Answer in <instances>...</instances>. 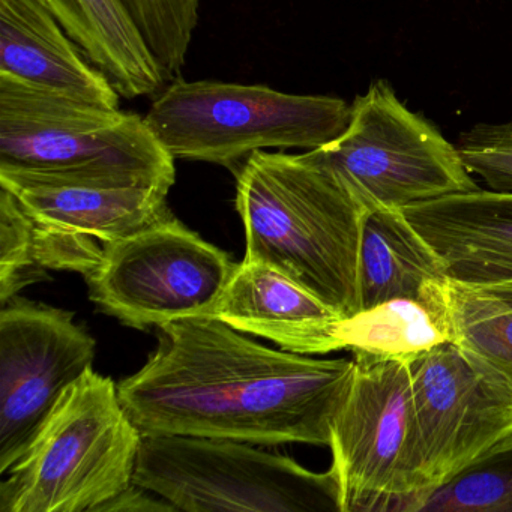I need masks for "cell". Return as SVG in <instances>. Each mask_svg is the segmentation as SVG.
Listing matches in <instances>:
<instances>
[{
	"label": "cell",
	"mask_w": 512,
	"mask_h": 512,
	"mask_svg": "<svg viewBox=\"0 0 512 512\" xmlns=\"http://www.w3.org/2000/svg\"><path fill=\"white\" fill-rule=\"evenodd\" d=\"M461 160L472 175L497 191H512V119L478 124L461 134Z\"/></svg>",
	"instance_id": "obj_23"
},
{
	"label": "cell",
	"mask_w": 512,
	"mask_h": 512,
	"mask_svg": "<svg viewBox=\"0 0 512 512\" xmlns=\"http://www.w3.org/2000/svg\"><path fill=\"white\" fill-rule=\"evenodd\" d=\"M350 109L343 134L304 154L334 175L367 211L403 209L478 190L457 146L407 109L388 83L374 82Z\"/></svg>",
	"instance_id": "obj_8"
},
{
	"label": "cell",
	"mask_w": 512,
	"mask_h": 512,
	"mask_svg": "<svg viewBox=\"0 0 512 512\" xmlns=\"http://www.w3.org/2000/svg\"><path fill=\"white\" fill-rule=\"evenodd\" d=\"M97 241L91 236L44 226L32 218V245L40 268L79 272L85 277L97 268L103 256V244Z\"/></svg>",
	"instance_id": "obj_24"
},
{
	"label": "cell",
	"mask_w": 512,
	"mask_h": 512,
	"mask_svg": "<svg viewBox=\"0 0 512 512\" xmlns=\"http://www.w3.org/2000/svg\"><path fill=\"white\" fill-rule=\"evenodd\" d=\"M458 341L481 353L512 380V304L463 284L449 283Z\"/></svg>",
	"instance_id": "obj_20"
},
{
	"label": "cell",
	"mask_w": 512,
	"mask_h": 512,
	"mask_svg": "<svg viewBox=\"0 0 512 512\" xmlns=\"http://www.w3.org/2000/svg\"><path fill=\"white\" fill-rule=\"evenodd\" d=\"M350 113L341 98L176 77L145 119L175 160L235 169L254 152L314 151L343 134Z\"/></svg>",
	"instance_id": "obj_4"
},
{
	"label": "cell",
	"mask_w": 512,
	"mask_h": 512,
	"mask_svg": "<svg viewBox=\"0 0 512 512\" xmlns=\"http://www.w3.org/2000/svg\"><path fill=\"white\" fill-rule=\"evenodd\" d=\"M409 368L431 496L512 433V380L460 341L416 356Z\"/></svg>",
	"instance_id": "obj_10"
},
{
	"label": "cell",
	"mask_w": 512,
	"mask_h": 512,
	"mask_svg": "<svg viewBox=\"0 0 512 512\" xmlns=\"http://www.w3.org/2000/svg\"><path fill=\"white\" fill-rule=\"evenodd\" d=\"M238 263L167 212L145 229L103 242L85 275L92 302L131 328L212 316Z\"/></svg>",
	"instance_id": "obj_9"
},
{
	"label": "cell",
	"mask_w": 512,
	"mask_h": 512,
	"mask_svg": "<svg viewBox=\"0 0 512 512\" xmlns=\"http://www.w3.org/2000/svg\"><path fill=\"white\" fill-rule=\"evenodd\" d=\"M446 278L445 263L401 209L367 212L359 262L361 310L419 295L428 284Z\"/></svg>",
	"instance_id": "obj_17"
},
{
	"label": "cell",
	"mask_w": 512,
	"mask_h": 512,
	"mask_svg": "<svg viewBox=\"0 0 512 512\" xmlns=\"http://www.w3.org/2000/svg\"><path fill=\"white\" fill-rule=\"evenodd\" d=\"M143 434L118 386L89 368L0 484V512H98L133 484Z\"/></svg>",
	"instance_id": "obj_3"
},
{
	"label": "cell",
	"mask_w": 512,
	"mask_h": 512,
	"mask_svg": "<svg viewBox=\"0 0 512 512\" xmlns=\"http://www.w3.org/2000/svg\"><path fill=\"white\" fill-rule=\"evenodd\" d=\"M0 167L110 176L169 190L175 158L143 116L0 74Z\"/></svg>",
	"instance_id": "obj_5"
},
{
	"label": "cell",
	"mask_w": 512,
	"mask_h": 512,
	"mask_svg": "<svg viewBox=\"0 0 512 512\" xmlns=\"http://www.w3.org/2000/svg\"><path fill=\"white\" fill-rule=\"evenodd\" d=\"M47 280L46 269L35 263L31 215L0 187V304L7 305L23 287Z\"/></svg>",
	"instance_id": "obj_22"
},
{
	"label": "cell",
	"mask_w": 512,
	"mask_h": 512,
	"mask_svg": "<svg viewBox=\"0 0 512 512\" xmlns=\"http://www.w3.org/2000/svg\"><path fill=\"white\" fill-rule=\"evenodd\" d=\"M353 370V358L269 349L196 316L158 326L157 350L118 392L143 436L329 446Z\"/></svg>",
	"instance_id": "obj_1"
},
{
	"label": "cell",
	"mask_w": 512,
	"mask_h": 512,
	"mask_svg": "<svg viewBox=\"0 0 512 512\" xmlns=\"http://www.w3.org/2000/svg\"><path fill=\"white\" fill-rule=\"evenodd\" d=\"M0 187L38 223L101 244L133 235L170 212L169 190L110 176L0 167Z\"/></svg>",
	"instance_id": "obj_12"
},
{
	"label": "cell",
	"mask_w": 512,
	"mask_h": 512,
	"mask_svg": "<svg viewBox=\"0 0 512 512\" xmlns=\"http://www.w3.org/2000/svg\"><path fill=\"white\" fill-rule=\"evenodd\" d=\"M40 2L58 20L68 37L80 47L86 59L95 67L97 49H95L94 38L79 11L68 0H40Z\"/></svg>",
	"instance_id": "obj_25"
},
{
	"label": "cell",
	"mask_w": 512,
	"mask_h": 512,
	"mask_svg": "<svg viewBox=\"0 0 512 512\" xmlns=\"http://www.w3.org/2000/svg\"><path fill=\"white\" fill-rule=\"evenodd\" d=\"M245 259L290 278L344 317L361 311L367 209L305 154L254 152L236 173Z\"/></svg>",
	"instance_id": "obj_2"
},
{
	"label": "cell",
	"mask_w": 512,
	"mask_h": 512,
	"mask_svg": "<svg viewBox=\"0 0 512 512\" xmlns=\"http://www.w3.org/2000/svg\"><path fill=\"white\" fill-rule=\"evenodd\" d=\"M167 80L185 65L199 23L200 0H122Z\"/></svg>",
	"instance_id": "obj_21"
},
{
	"label": "cell",
	"mask_w": 512,
	"mask_h": 512,
	"mask_svg": "<svg viewBox=\"0 0 512 512\" xmlns=\"http://www.w3.org/2000/svg\"><path fill=\"white\" fill-rule=\"evenodd\" d=\"M476 290L499 296V298L505 299V301L511 302L512 304V283L497 284V286L484 287V289Z\"/></svg>",
	"instance_id": "obj_27"
},
{
	"label": "cell",
	"mask_w": 512,
	"mask_h": 512,
	"mask_svg": "<svg viewBox=\"0 0 512 512\" xmlns=\"http://www.w3.org/2000/svg\"><path fill=\"white\" fill-rule=\"evenodd\" d=\"M445 263L454 283H512V191L472 190L401 209Z\"/></svg>",
	"instance_id": "obj_13"
},
{
	"label": "cell",
	"mask_w": 512,
	"mask_h": 512,
	"mask_svg": "<svg viewBox=\"0 0 512 512\" xmlns=\"http://www.w3.org/2000/svg\"><path fill=\"white\" fill-rule=\"evenodd\" d=\"M40 0H0V74L119 109V92Z\"/></svg>",
	"instance_id": "obj_15"
},
{
	"label": "cell",
	"mask_w": 512,
	"mask_h": 512,
	"mask_svg": "<svg viewBox=\"0 0 512 512\" xmlns=\"http://www.w3.org/2000/svg\"><path fill=\"white\" fill-rule=\"evenodd\" d=\"M451 280L433 281L419 295L389 299L344 317L335 329L341 350L412 361L458 341L449 302Z\"/></svg>",
	"instance_id": "obj_16"
},
{
	"label": "cell",
	"mask_w": 512,
	"mask_h": 512,
	"mask_svg": "<svg viewBox=\"0 0 512 512\" xmlns=\"http://www.w3.org/2000/svg\"><path fill=\"white\" fill-rule=\"evenodd\" d=\"M97 341L61 308L11 299L0 311V473L25 454L65 391L94 364Z\"/></svg>",
	"instance_id": "obj_11"
},
{
	"label": "cell",
	"mask_w": 512,
	"mask_h": 512,
	"mask_svg": "<svg viewBox=\"0 0 512 512\" xmlns=\"http://www.w3.org/2000/svg\"><path fill=\"white\" fill-rule=\"evenodd\" d=\"M353 379L331 427L340 512H418L422 475L409 362L352 353Z\"/></svg>",
	"instance_id": "obj_6"
},
{
	"label": "cell",
	"mask_w": 512,
	"mask_h": 512,
	"mask_svg": "<svg viewBox=\"0 0 512 512\" xmlns=\"http://www.w3.org/2000/svg\"><path fill=\"white\" fill-rule=\"evenodd\" d=\"M151 491L140 485L131 484L127 490L113 497L112 500L101 506L98 512H148V511H178L172 503L163 497L155 499Z\"/></svg>",
	"instance_id": "obj_26"
},
{
	"label": "cell",
	"mask_w": 512,
	"mask_h": 512,
	"mask_svg": "<svg viewBox=\"0 0 512 512\" xmlns=\"http://www.w3.org/2000/svg\"><path fill=\"white\" fill-rule=\"evenodd\" d=\"M212 316L298 355L341 350L335 329L343 314L263 263H238Z\"/></svg>",
	"instance_id": "obj_14"
},
{
	"label": "cell",
	"mask_w": 512,
	"mask_h": 512,
	"mask_svg": "<svg viewBox=\"0 0 512 512\" xmlns=\"http://www.w3.org/2000/svg\"><path fill=\"white\" fill-rule=\"evenodd\" d=\"M94 38L95 67L106 74L122 98L152 95L167 82L142 32L122 0H68Z\"/></svg>",
	"instance_id": "obj_18"
},
{
	"label": "cell",
	"mask_w": 512,
	"mask_h": 512,
	"mask_svg": "<svg viewBox=\"0 0 512 512\" xmlns=\"http://www.w3.org/2000/svg\"><path fill=\"white\" fill-rule=\"evenodd\" d=\"M133 482L178 511L340 512L331 469L238 440L143 436Z\"/></svg>",
	"instance_id": "obj_7"
},
{
	"label": "cell",
	"mask_w": 512,
	"mask_h": 512,
	"mask_svg": "<svg viewBox=\"0 0 512 512\" xmlns=\"http://www.w3.org/2000/svg\"><path fill=\"white\" fill-rule=\"evenodd\" d=\"M421 511L512 512V433L431 494Z\"/></svg>",
	"instance_id": "obj_19"
}]
</instances>
